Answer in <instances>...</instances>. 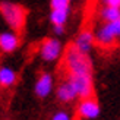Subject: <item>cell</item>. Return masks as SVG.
Here are the masks:
<instances>
[{
  "mask_svg": "<svg viewBox=\"0 0 120 120\" xmlns=\"http://www.w3.org/2000/svg\"><path fill=\"white\" fill-rule=\"evenodd\" d=\"M19 35L16 31H4L0 34V51L2 53H13L19 47Z\"/></svg>",
  "mask_w": 120,
  "mask_h": 120,
  "instance_id": "9c48e42d",
  "label": "cell"
},
{
  "mask_svg": "<svg viewBox=\"0 0 120 120\" xmlns=\"http://www.w3.org/2000/svg\"><path fill=\"white\" fill-rule=\"evenodd\" d=\"M104 6H113V8H120V0H101Z\"/></svg>",
  "mask_w": 120,
  "mask_h": 120,
  "instance_id": "2e32d148",
  "label": "cell"
},
{
  "mask_svg": "<svg viewBox=\"0 0 120 120\" xmlns=\"http://www.w3.org/2000/svg\"><path fill=\"white\" fill-rule=\"evenodd\" d=\"M72 0H50V8L59 10H69Z\"/></svg>",
  "mask_w": 120,
  "mask_h": 120,
  "instance_id": "5bb4252c",
  "label": "cell"
},
{
  "mask_svg": "<svg viewBox=\"0 0 120 120\" xmlns=\"http://www.w3.org/2000/svg\"><path fill=\"white\" fill-rule=\"evenodd\" d=\"M94 43H95V34L92 31H89V29H82V31L75 37L72 44H73L79 51L88 54V53L92 50Z\"/></svg>",
  "mask_w": 120,
  "mask_h": 120,
  "instance_id": "ba28073f",
  "label": "cell"
},
{
  "mask_svg": "<svg viewBox=\"0 0 120 120\" xmlns=\"http://www.w3.org/2000/svg\"><path fill=\"white\" fill-rule=\"evenodd\" d=\"M56 98L60 103H72L75 98H78V94L75 91L73 85L66 79L56 88Z\"/></svg>",
  "mask_w": 120,
  "mask_h": 120,
  "instance_id": "30bf717a",
  "label": "cell"
},
{
  "mask_svg": "<svg viewBox=\"0 0 120 120\" xmlns=\"http://www.w3.org/2000/svg\"><path fill=\"white\" fill-rule=\"evenodd\" d=\"M50 120H72V116H70V113L66 111V110H59L51 116Z\"/></svg>",
  "mask_w": 120,
  "mask_h": 120,
  "instance_id": "9a60e30c",
  "label": "cell"
},
{
  "mask_svg": "<svg viewBox=\"0 0 120 120\" xmlns=\"http://www.w3.org/2000/svg\"><path fill=\"white\" fill-rule=\"evenodd\" d=\"M63 53V44L59 38H45L43 43L40 44V49H38V54L40 57L47 63H53V62H57L60 59Z\"/></svg>",
  "mask_w": 120,
  "mask_h": 120,
  "instance_id": "5b68a950",
  "label": "cell"
},
{
  "mask_svg": "<svg viewBox=\"0 0 120 120\" xmlns=\"http://www.w3.org/2000/svg\"><path fill=\"white\" fill-rule=\"evenodd\" d=\"M54 86V79L50 72H41L37 78V82L34 85V92L38 98H47L53 91Z\"/></svg>",
  "mask_w": 120,
  "mask_h": 120,
  "instance_id": "52a82bcc",
  "label": "cell"
},
{
  "mask_svg": "<svg viewBox=\"0 0 120 120\" xmlns=\"http://www.w3.org/2000/svg\"><path fill=\"white\" fill-rule=\"evenodd\" d=\"M76 113L81 120H95L101 114V107L97 100L89 97L79 101V104L76 107Z\"/></svg>",
  "mask_w": 120,
  "mask_h": 120,
  "instance_id": "8992f818",
  "label": "cell"
},
{
  "mask_svg": "<svg viewBox=\"0 0 120 120\" xmlns=\"http://www.w3.org/2000/svg\"><path fill=\"white\" fill-rule=\"evenodd\" d=\"M0 15L12 31H21L26 21V10L21 4L13 2H0Z\"/></svg>",
  "mask_w": 120,
  "mask_h": 120,
  "instance_id": "7a4b0ae2",
  "label": "cell"
},
{
  "mask_svg": "<svg viewBox=\"0 0 120 120\" xmlns=\"http://www.w3.org/2000/svg\"><path fill=\"white\" fill-rule=\"evenodd\" d=\"M69 18V10H59V9H51L49 19L53 25H64Z\"/></svg>",
  "mask_w": 120,
  "mask_h": 120,
  "instance_id": "4fadbf2b",
  "label": "cell"
},
{
  "mask_svg": "<svg viewBox=\"0 0 120 120\" xmlns=\"http://www.w3.org/2000/svg\"><path fill=\"white\" fill-rule=\"evenodd\" d=\"M64 69L68 75H79V73H92V62L88 54L82 53L73 44L68 47L63 57Z\"/></svg>",
  "mask_w": 120,
  "mask_h": 120,
  "instance_id": "6da1fadb",
  "label": "cell"
},
{
  "mask_svg": "<svg viewBox=\"0 0 120 120\" xmlns=\"http://www.w3.org/2000/svg\"><path fill=\"white\" fill-rule=\"evenodd\" d=\"M53 32L56 35H63L64 34V25H53Z\"/></svg>",
  "mask_w": 120,
  "mask_h": 120,
  "instance_id": "e0dca14e",
  "label": "cell"
},
{
  "mask_svg": "<svg viewBox=\"0 0 120 120\" xmlns=\"http://www.w3.org/2000/svg\"><path fill=\"white\" fill-rule=\"evenodd\" d=\"M18 79L16 72L9 68V66H0V86L9 88L12 85H15V82Z\"/></svg>",
  "mask_w": 120,
  "mask_h": 120,
  "instance_id": "8fae6325",
  "label": "cell"
},
{
  "mask_svg": "<svg viewBox=\"0 0 120 120\" xmlns=\"http://www.w3.org/2000/svg\"><path fill=\"white\" fill-rule=\"evenodd\" d=\"M100 16L104 22H114L120 19V8H113V6H104L100 12Z\"/></svg>",
  "mask_w": 120,
  "mask_h": 120,
  "instance_id": "7c38bea8",
  "label": "cell"
},
{
  "mask_svg": "<svg viewBox=\"0 0 120 120\" xmlns=\"http://www.w3.org/2000/svg\"><path fill=\"white\" fill-rule=\"evenodd\" d=\"M117 38H120V19L114 22H104L95 31V41L103 47L114 44Z\"/></svg>",
  "mask_w": 120,
  "mask_h": 120,
  "instance_id": "3957f363",
  "label": "cell"
},
{
  "mask_svg": "<svg viewBox=\"0 0 120 120\" xmlns=\"http://www.w3.org/2000/svg\"><path fill=\"white\" fill-rule=\"evenodd\" d=\"M68 81L73 85L78 94V98H89L94 94V82L92 73H79V75H68Z\"/></svg>",
  "mask_w": 120,
  "mask_h": 120,
  "instance_id": "277c9868",
  "label": "cell"
}]
</instances>
